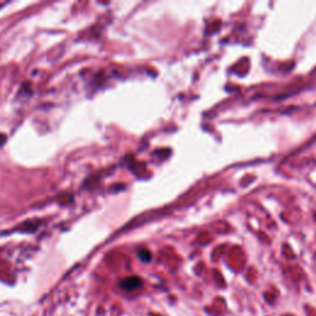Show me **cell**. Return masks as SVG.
I'll return each mask as SVG.
<instances>
[{"mask_svg":"<svg viewBox=\"0 0 316 316\" xmlns=\"http://www.w3.org/2000/svg\"><path fill=\"white\" fill-rule=\"evenodd\" d=\"M139 257H140V260L141 261H143V262H149V261H151V258H152V255H151V252L148 251V249H140L139 251Z\"/></svg>","mask_w":316,"mask_h":316,"instance_id":"obj_2","label":"cell"},{"mask_svg":"<svg viewBox=\"0 0 316 316\" xmlns=\"http://www.w3.org/2000/svg\"><path fill=\"white\" fill-rule=\"evenodd\" d=\"M142 286V279L139 277H129L120 281V287L126 292H131Z\"/></svg>","mask_w":316,"mask_h":316,"instance_id":"obj_1","label":"cell"}]
</instances>
